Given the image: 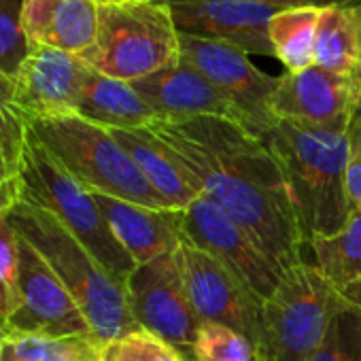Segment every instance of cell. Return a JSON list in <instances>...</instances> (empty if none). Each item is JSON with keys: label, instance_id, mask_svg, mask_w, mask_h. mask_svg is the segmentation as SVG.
I'll use <instances>...</instances> for the list:
<instances>
[{"label": "cell", "instance_id": "1", "mask_svg": "<svg viewBox=\"0 0 361 361\" xmlns=\"http://www.w3.org/2000/svg\"><path fill=\"white\" fill-rule=\"evenodd\" d=\"M200 196L230 215L283 270L304 262L306 247L279 164L249 128L198 117L147 126Z\"/></svg>", "mask_w": 361, "mask_h": 361}, {"label": "cell", "instance_id": "2", "mask_svg": "<svg viewBox=\"0 0 361 361\" xmlns=\"http://www.w3.org/2000/svg\"><path fill=\"white\" fill-rule=\"evenodd\" d=\"M262 138L281 168L306 247L338 234L353 215L346 198L348 132L276 119Z\"/></svg>", "mask_w": 361, "mask_h": 361}, {"label": "cell", "instance_id": "3", "mask_svg": "<svg viewBox=\"0 0 361 361\" xmlns=\"http://www.w3.org/2000/svg\"><path fill=\"white\" fill-rule=\"evenodd\" d=\"M7 217L71 291L98 342L111 344L138 329L128 306L126 281L115 279L60 221L22 200L13 202Z\"/></svg>", "mask_w": 361, "mask_h": 361}, {"label": "cell", "instance_id": "4", "mask_svg": "<svg viewBox=\"0 0 361 361\" xmlns=\"http://www.w3.org/2000/svg\"><path fill=\"white\" fill-rule=\"evenodd\" d=\"M94 45L81 60L113 79L138 81L180 62V41L161 0H96Z\"/></svg>", "mask_w": 361, "mask_h": 361}, {"label": "cell", "instance_id": "5", "mask_svg": "<svg viewBox=\"0 0 361 361\" xmlns=\"http://www.w3.org/2000/svg\"><path fill=\"white\" fill-rule=\"evenodd\" d=\"M28 134L85 190L172 211L147 183L111 130L71 113L30 121Z\"/></svg>", "mask_w": 361, "mask_h": 361}, {"label": "cell", "instance_id": "6", "mask_svg": "<svg viewBox=\"0 0 361 361\" xmlns=\"http://www.w3.org/2000/svg\"><path fill=\"white\" fill-rule=\"evenodd\" d=\"M18 200L60 221L115 279L126 281L136 268L111 232L94 194L73 178L30 134L18 170Z\"/></svg>", "mask_w": 361, "mask_h": 361}, {"label": "cell", "instance_id": "7", "mask_svg": "<svg viewBox=\"0 0 361 361\" xmlns=\"http://www.w3.org/2000/svg\"><path fill=\"white\" fill-rule=\"evenodd\" d=\"M348 308L314 264L306 259L283 270L262 304L270 361H310L334 319Z\"/></svg>", "mask_w": 361, "mask_h": 361}, {"label": "cell", "instance_id": "8", "mask_svg": "<svg viewBox=\"0 0 361 361\" xmlns=\"http://www.w3.org/2000/svg\"><path fill=\"white\" fill-rule=\"evenodd\" d=\"M176 259L198 319L240 331L255 344L262 359L270 361L262 302L251 289L219 259L185 240L176 249Z\"/></svg>", "mask_w": 361, "mask_h": 361}, {"label": "cell", "instance_id": "9", "mask_svg": "<svg viewBox=\"0 0 361 361\" xmlns=\"http://www.w3.org/2000/svg\"><path fill=\"white\" fill-rule=\"evenodd\" d=\"M126 295L138 329L170 342L192 361L202 321L190 302L176 251L138 264L126 279Z\"/></svg>", "mask_w": 361, "mask_h": 361}, {"label": "cell", "instance_id": "10", "mask_svg": "<svg viewBox=\"0 0 361 361\" xmlns=\"http://www.w3.org/2000/svg\"><path fill=\"white\" fill-rule=\"evenodd\" d=\"M178 230L185 243L207 251L236 274L264 304L276 289L283 268L217 204L198 196L178 211Z\"/></svg>", "mask_w": 361, "mask_h": 361}, {"label": "cell", "instance_id": "11", "mask_svg": "<svg viewBox=\"0 0 361 361\" xmlns=\"http://www.w3.org/2000/svg\"><path fill=\"white\" fill-rule=\"evenodd\" d=\"M20 283L18 306L7 323V334H30L49 338H96L71 291L20 236Z\"/></svg>", "mask_w": 361, "mask_h": 361}, {"label": "cell", "instance_id": "12", "mask_svg": "<svg viewBox=\"0 0 361 361\" xmlns=\"http://www.w3.org/2000/svg\"><path fill=\"white\" fill-rule=\"evenodd\" d=\"M180 60L207 77L249 121V128L264 136L276 121L270 100L279 77L257 68L249 56L228 43L180 35Z\"/></svg>", "mask_w": 361, "mask_h": 361}, {"label": "cell", "instance_id": "13", "mask_svg": "<svg viewBox=\"0 0 361 361\" xmlns=\"http://www.w3.org/2000/svg\"><path fill=\"white\" fill-rule=\"evenodd\" d=\"M361 102V73L336 75L319 66L279 77L270 100L274 119L348 132Z\"/></svg>", "mask_w": 361, "mask_h": 361}, {"label": "cell", "instance_id": "14", "mask_svg": "<svg viewBox=\"0 0 361 361\" xmlns=\"http://www.w3.org/2000/svg\"><path fill=\"white\" fill-rule=\"evenodd\" d=\"M178 35L228 43L247 56H272L268 26L281 11L257 0H164Z\"/></svg>", "mask_w": 361, "mask_h": 361}, {"label": "cell", "instance_id": "15", "mask_svg": "<svg viewBox=\"0 0 361 361\" xmlns=\"http://www.w3.org/2000/svg\"><path fill=\"white\" fill-rule=\"evenodd\" d=\"M85 68L87 64L79 56L32 45L13 81V104L24 121L30 123L75 113Z\"/></svg>", "mask_w": 361, "mask_h": 361}, {"label": "cell", "instance_id": "16", "mask_svg": "<svg viewBox=\"0 0 361 361\" xmlns=\"http://www.w3.org/2000/svg\"><path fill=\"white\" fill-rule=\"evenodd\" d=\"M132 87L151 106L159 121L217 117L249 128L245 115L185 60L157 71L145 79L132 81Z\"/></svg>", "mask_w": 361, "mask_h": 361}, {"label": "cell", "instance_id": "17", "mask_svg": "<svg viewBox=\"0 0 361 361\" xmlns=\"http://www.w3.org/2000/svg\"><path fill=\"white\" fill-rule=\"evenodd\" d=\"M92 194L111 232L136 266L172 253L183 243L178 230V211L151 209L106 194Z\"/></svg>", "mask_w": 361, "mask_h": 361}, {"label": "cell", "instance_id": "18", "mask_svg": "<svg viewBox=\"0 0 361 361\" xmlns=\"http://www.w3.org/2000/svg\"><path fill=\"white\" fill-rule=\"evenodd\" d=\"M22 20L30 45L81 58L96 41V0H24Z\"/></svg>", "mask_w": 361, "mask_h": 361}, {"label": "cell", "instance_id": "19", "mask_svg": "<svg viewBox=\"0 0 361 361\" xmlns=\"http://www.w3.org/2000/svg\"><path fill=\"white\" fill-rule=\"evenodd\" d=\"M75 113L106 130H138L157 121L132 83L106 77L90 66L85 68Z\"/></svg>", "mask_w": 361, "mask_h": 361}, {"label": "cell", "instance_id": "20", "mask_svg": "<svg viewBox=\"0 0 361 361\" xmlns=\"http://www.w3.org/2000/svg\"><path fill=\"white\" fill-rule=\"evenodd\" d=\"M111 134L130 153L147 183L172 211L188 209L200 194L170 155L168 147L147 128L138 130H111Z\"/></svg>", "mask_w": 361, "mask_h": 361}, {"label": "cell", "instance_id": "21", "mask_svg": "<svg viewBox=\"0 0 361 361\" xmlns=\"http://www.w3.org/2000/svg\"><path fill=\"white\" fill-rule=\"evenodd\" d=\"M314 266L342 298V302L361 314V215L353 213L348 224L329 238L308 245Z\"/></svg>", "mask_w": 361, "mask_h": 361}, {"label": "cell", "instance_id": "22", "mask_svg": "<svg viewBox=\"0 0 361 361\" xmlns=\"http://www.w3.org/2000/svg\"><path fill=\"white\" fill-rule=\"evenodd\" d=\"M314 66L336 75L361 73L353 7L321 9L314 39Z\"/></svg>", "mask_w": 361, "mask_h": 361}, {"label": "cell", "instance_id": "23", "mask_svg": "<svg viewBox=\"0 0 361 361\" xmlns=\"http://www.w3.org/2000/svg\"><path fill=\"white\" fill-rule=\"evenodd\" d=\"M321 9H281L270 26V43L274 58L285 66L287 73H302L314 66V39Z\"/></svg>", "mask_w": 361, "mask_h": 361}, {"label": "cell", "instance_id": "24", "mask_svg": "<svg viewBox=\"0 0 361 361\" xmlns=\"http://www.w3.org/2000/svg\"><path fill=\"white\" fill-rule=\"evenodd\" d=\"M106 344L96 338H49L7 334L0 346V361H87Z\"/></svg>", "mask_w": 361, "mask_h": 361}, {"label": "cell", "instance_id": "25", "mask_svg": "<svg viewBox=\"0 0 361 361\" xmlns=\"http://www.w3.org/2000/svg\"><path fill=\"white\" fill-rule=\"evenodd\" d=\"M24 0H0V75L16 81L26 58L30 41L24 30Z\"/></svg>", "mask_w": 361, "mask_h": 361}, {"label": "cell", "instance_id": "26", "mask_svg": "<svg viewBox=\"0 0 361 361\" xmlns=\"http://www.w3.org/2000/svg\"><path fill=\"white\" fill-rule=\"evenodd\" d=\"M20 234L7 215L0 217V327L7 323L18 306L20 283Z\"/></svg>", "mask_w": 361, "mask_h": 361}, {"label": "cell", "instance_id": "27", "mask_svg": "<svg viewBox=\"0 0 361 361\" xmlns=\"http://www.w3.org/2000/svg\"><path fill=\"white\" fill-rule=\"evenodd\" d=\"M310 361H361V314L344 308Z\"/></svg>", "mask_w": 361, "mask_h": 361}, {"label": "cell", "instance_id": "28", "mask_svg": "<svg viewBox=\"0 0 361 361\" xmlns=\"http://www.w3.org/2000/svg\"><path fill=\"white\" fill-rule=\"evenodd\" d=\"M106 348L115 361H190L176 346L145 329H136L106 344Z\"/></svg>", "mask_w": 361, "mask_h": 361}, {"label": "cell", "instance_id": "29", "mask_svg": "<svg viewBox=\"0 0 361 361\" xmlns=\"http://www.w3.org/2000/svg\"><path fill=\"white\" fill-rule=\"evenodd\" d=\"M28 142V123L13 104V81L0 75V151L20 170L22 153Z\"/></svg>", "mask_w": 361, "mask_h": 361}, {"label": "cell", "instance_id": "30", "mask_svg": "<svg viewBox=\"0 0 361 361\" xmlns=\"http://www.w3.org/2000/svg\"><path fill=\"white\" fill-rule=\"evenodd\" d=\"M346 198L350 213L361 215V119L348 128V161H346Z\"/></svg>", "mask_w": 361, "mask_h": 361}, {"label": "cell", "instance_id": "31", "mask_svg": "<svg viewBox=\"0 0 361 361\" xmlns=\"http://www.w3.org/2000/svg\"><path fill=\"white\" fill-rule=\"evenodd\" d=\"M18 200V168L0 151V202L13 204Z\"/></svg>", "mask_w": 361, "mask_h": 361}, {"label": "cell", "instance_id": "32", "mask_svg": "<svg viewBox=\"0 0 361 361\" xmlns=\"http://www.w3.org/2000/svg\"><path fill=\"white\" fill-rule=\"evenodd\" d=\"M257 3H266L279 9H302V7L327 9V7H355L361 0H257Z\"/></svg>", "mask_w": 361, "mask_h": 361}, {"label": "cell", "instance_id": "33", "mask_svg": "<svg viewBox=\"0 0 361 361\" xmlns=\"http://www.w3.org/2000/svg\"><path fill=\"white\" fill-rule=\"evenodd\" d=\"M353 18H355V28H357V41H359V60H361V3L353 7Z\"/></svg>", "mask_w": 361, "mask_h": 361}, {"label": "cell", "instance_id": "34", "mask_svg": "<svg viewBox=\"0 0 361 361\" xmlns=\"http://www.w3.org/2000/svg\"><path fill=\"white\" fill-rule=\"evenodd\" d=\"M100 361H115V359H113V355L109 353V348H106V346L102 348V357H100Z\"/></svg>", "mask_w": 361, "mask_h": 361}, {"label": "cell", "instance_id": "35", "mask_svg": "<svg viewBox=\"0 0 361 361\" xmlns=\"http://www.w3.org/2000/svg\"><path fill=\"white\" fill-rule=\"evenodd\" d=\"M13 204H7V202H0V217H3V215H7V211L11 209Z\"/></svg>", "mask_w": 361, "mask_h": 361}, {"label": "cell", "instance_id": "36", "mask_svg": "<svg viewBox=\"0 0 361 361\" xmlns=\"http://www.w3.org/2000/svg\"><path fill=\"white\" fill-rule=\"evenodd\" d=\"M5 336H7V331L0 327V346H3V340H5Z\"/></svg>", "mask_w": 361, "mask_h": 361}, {"label": "cell", "instance_id": "37", "mask_svg": "<svg viewBox=\"0 0 361 361\" xmlns=\"http://www.w3.org/2000/svg\"><path fill=\"white\" fill-rule=\"evenodd\" d=\"M357 119H361V102H359V109H357Z\"/></svg>", "mask_w": 361, "mask_h": 361}, {"label": "cell", "instance_id": "38", "mask_svg": "<svg viewBox=\"0 0 361 361\" xmlns=\"http://www.w3.org/2000/svg\"><path fill=\"white\" fill-rule=\"evenodd\" d=\"M100 357H102V353H100L98 357H94V359H87V361H100Z\"/></svg>", "mask_w": 361, "mask_h": 361}, {"label": "cell", "instance_id": "39", "mask_svg": "<svg viewBox=\"0 0 361 361\" xmlns=\"http://www.w3.org/2000/svg\"><path fill=\"white\" fill-rule=\"evenodd\" d=\"M161 3H164V0H161Z\"/></svg>", "mask_w": 361, "mask_h": 361}]
</instances>
